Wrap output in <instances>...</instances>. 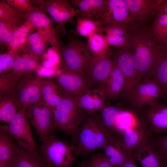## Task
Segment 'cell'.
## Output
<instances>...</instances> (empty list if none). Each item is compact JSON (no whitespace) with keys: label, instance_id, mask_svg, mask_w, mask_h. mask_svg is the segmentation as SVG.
Segmentation results:
<instances>
[{"label":"cell","instance_id":"6da1fadb","mask_svg":"<svg viewBox=\"0 0 167 167\" xmlns=\"http://www.w3.org/2000/svg\"><path fill=\"white\" fill-rule=\"evenodd\" d=\"M126 39L139 83L154 71L167 51L159 43L150 27L132 20L126 26Z\"/></svg>","mask_w":167,"mask_h":167},{"label":"cell","instance_id":"7a4b0ae2","mask_svg":"<svg viewBox=\"0 0 167 167\" xmlns=\"http://www.w3.org/2000/svg\"><path fill=\"white\" fill-rule=\"evenodd\" d=\"M85 119L79 130L76 144L74 147L75 155H87L104 146L109 140L118 136L104 123L100 115L85 113Z\"/></svg>","mask_w":167,"mask_h":167},{"label":"cell","instance_id":"3957f363","mask_svg":"<svg viewBox=\"0 0 167 167\" xmlns=\"http://www.w3.org/2000/svg\"><path fill=\"white\" fill-rule=\"evenodd\" d=\"M85 116V112L75 98L63 92L62 99L53 110L54 129L70 135L73 140L71 146H73L75 140L77 142L79 129Z\"/></svg>","mask_w":167,"mask_h":167},{"label":"cell","instance_id":"277c9868","mask_svg":"<svg viewBox=\"0 0 167 167\" xmlns=\"http://www.w3.org/2000/svg\"><path fill=\"white\" fill-rule=\"evenodd\" d=\"M58 52L59 68L62 71H70L84 74L94 55L88 48L87 43L77 39H70Z\"/></svg>","mask_w":167,"mask_h":167},{"label":"cell","instance_id":"5b68a950","mask_svg":"<svg viewBox=\"0 0 167 167\" xmlns=\"http://www.w3.org/2000/svg\"><path fill=\"white\" fill-rule=\"evenodd\" d=\"M54 133L42 142L41 157L48 167H71L75 160L74 148L57 139Z\"/></svg>","mask_w":167,"mask_h":167},{"label":"cell","instance_id":"8992f818","mask_svg":"<svg viewBox=\"0 0 167 167\" xmlns=\"http://www.w3.org/2000/svg\"><path fill=\"white\" fill-rule=\"evenodd\" d=\"M25 113L40 141L42 142L54 133L53 111L41 100L27 109Z\"/></svg>","mask_w":167,"mask_h":167},{"label":"cell","instance_id":"52a82bcc","mask_svg":"<svg viewBox=\"0 0 167 167\" xmlns=\"http://www.w3.org/2000/svg\"><path fill=\"white\" fill-rule=\"evenodd\" d=\"M4 126L19 146L30 152L39 154L25 110H19L8 125Z\"/></svg>","mask_w":167,"mask_h":167},{"label":"cell","instance_id":"ba28073f","mask_svg":"<svg viewBox=\"0 0 167 167\" xmlns=\"http://www.w3.org/2000/svg\"><path fill=\"white\" fill-rule=\"evenodd\" d=\"M42 79L35 73L20 79L15 91L20 110H25L41 100Z\"/></svg>","mask_w":167,"mask_h":167},{"label":"cell","instance_id":"9c48e42d","mask_svg":"<svg viewBox=\"0 0 167 167\" xmlns=\"http://www.w3.org/2000/svg\"><path fill=\"white\" fill-rule=\"evenodd\" d=\"M164 96L159 85L150 79L145 77L132 91L129 100L132 106L138 110L150 106Z\"/></svg>","mask_w":167,"mask_h":167},{"label":"cell","instance_id":"30bf717a","mask_svg":"<svg viewBox=\"0 0 167 167\" xmlns=\"http://www.w3.org/2000/svg\"><path fill=\"white\" fill-rule=\"evenodd\" d=\"M113 54L110 49L103 56L94 55L84 74L93 88H99L107 79L111 72Z\"/></svg>","mask_w":167,"mask_h":167},{"label":"cell","instance_id":"8fae6325","mask_svg":"<svg viewBox=\"0 0 167 167\" xmlns=\"http://www.w3.org/2000/svg\"><path fill=\"white\" fill-rule=\"evenodd\" d=\"M113 58L124 76L125 83L122 92L127 99L135 87L139 83L132 55L128 49H117Z\"/></svg>","mask_w":167,"mask_h":167},{"label":"cell","instance_id":"7c38bea8","mask_svg":"<svg viewBox=\"0 0 167 167\" xmlns=\"http://www.w3.org/2000/svg\"><path fill=\"white\" fill-rule=\"evenodd\" d=\"M55 80L64 93L76 97L93 88L84 74L70 71H62Z\"/></svg>","mask_w":167,"mask_h":167},{"label":"cell","instance_id":"4fadbf2b","mask_svg":"<svg viewBox=\"0 0 167 167\" xmlns=\"http://www.w3.org/2000/svg\"><path fill=\"white\" fill-rule=\"evenodd\" d=\"M70 1L66 0H42L40 7L44 12L48 13L54 20L58 24L55 29L56 35L65 24L71 22L76 16V12Z\"/></svg>","mask_w":167,"mask_h":167},{"label":"cell","instance_id":"5bb4252c","mask_svg":"<svg viewBox=\"0 0 167 167\" xmlns=\"http://www.w3.org/2000/svg\"><path fill=\"white\" fill-rule=\"evenodd\" d=\"M106 7L101 21L103 26L116 24L127 26L133 20L125 0H106Z\"/></svg>","mask_w":167,"mask_h":167},{"label":"cell","instance_id":"9a60e30c","mask_svg":"<svg viewBox=\"0 0 167 167\" xmlns=\"http://www.w3.org/2000/svg\"><path fill=\"white\" fill-rule=\"evenodd\" d=\"M25 16L26 21L29 22L34 27L42 29L45 32L52 47L59 51L61 46L58 40L55 28L53 25L55 21L49 18L37 6L34 7L30 12L25 13Z\"/></svg>","mask_w":167,"mask_h":167},{"label":"cell","instance_id":"2e32d148","mask_svg":"<svg viewBox=\"0 0 167 167\" xmlns=\"http://www.w3.org/2000/svg\"><path fill=\"white\" fill-rule=\"evenodd\" d=\"M134 20L146 24L157 13L163 0H125Z\"/></svg>","mask_w":167,"mask_h":167},{"label":"cell","instance_id":"e0dca14e","mask_svg":"<svg viewBox=\"0 0 167 167\" xmlns=\"http://www.w3.org/2000/svg\"><path fill=\"white\" fill-rule=\"evenodd\" d=\"M149 138L142 141L133 149L131 157L143 167H165Z\"/></svg>","mask_w":167,"mask_h":167},{"label":"cell","instance_id":"ac0fdd59","mask_svg":"<svg viewBox=\"0 0 167 167\" xmlns=\"http://www.w3.org/2000/svg\"><path fill=\"white\" fill-rule=\"evenodd\" d=\"M144 118L149 123L151 133L167 132V105L157 101L145 111Z\"/></svg>","mask_w":167,"mask_h":167},{"label":"cell","instance_id":"d6986e66","mask_svg":"<svg viewBox=\"0 0 167 167\" xmlns=\"http://www.w3.org/2000/svg\"><path fill=\"white\" fill-rule=\"evenodd\" d=\"M106 0H71L77 7L76 17L101 21L106 7Z\"/></svg>","mask_w":167,"mask_h":167},{"label":"cell","instance_id":"ffe728a7","mask_svg":"<svg viewBox=\"0 0 167 167\" xmlns=\"http://www.w3.org/2000/svg\"><path fill=\"white\" fill-rule=\"evenodd\" d=\"M102 148L105 156L113 167H122L131 155L119 136L108 140Z\"/></svg>","mask_w":167,"mask_h":167},{"label":"cell","instance_id":"44dd1931","mask_svg":"<svg viewBox=\"0 0 167 167\" xmlns=\"http://www.w3.org/2000/svg\"><path fill=\"white\" fill-rule=\"evenodd\" d=\"M79 105L85 113H96L105 106V95L101 89L92 88L81 96L75 97Z\"/></svg>","mask_w":167,"mask_h":167},{"label":"cell","instance_id":"7402d4cb","mask_svg":"<svg viewBox=\"0 0 167 167\" xmlns=\"http://www.w3.org/2000/svg\"><path fill=\"white\" fill-rule=\"evenodd\" d=\"M144 121L143 120L134 126L126 129L119 136L126 149L131 155L135 147L152 135Z\"/></svg>","mask_w":167,"mask_h":167},{"label":"cell","instance_id":"603a6c76","mask_svg":"<svg viewBox=\"0 0 167 167\" xmlns=\"http://www.w3.org/2000/svg\"><path fill=\"white\" fill-rule=\"evenodd\" d=\"M125 83L124 76L113 58V65L110 75L99 87L102 90L106 99H114L122 92Z\"/></svg>","mask_w":167,"mask_h":167},{"label":"cell","instance_id":"cb8c5ba5","mask_svg":"<svg viewBox=\"0 0 167 167\" xmlns=\"http://www.w3.org/2000/svg\"><path fill=\"white\" fill-rule=\"evenodd\" d=\"M30 34L26 42L27 54L38 62L49 43V38L42 29Z\"/></svg>","mask_w":167,"mask_h":167},{"label":"cell","instance_id":"d4e9b609","mask_svg":"<svg viewBox=\"0 0 167 167\" xmlns=\"http://www.w3.org/2000/svg\"><path fill=\"white\" fill-rule=\"evenodd\" d=\"M41 100L53 111L63 96V92L56 80L42 78Z\"/></svg>","mask_w":167,"mask_h":167},{"label":"cell","instance_id":"484cf974","mask_svg":"<svg viewBox=\"0 0 167 167\" xmlns=\"http://www.w3.org/2000/svg\"><path fill=\"white\" fill-rule=\"evenodd\" d=\"M19 147L17 152L7 164L11 167H48L39 154Z\"/></svg>","mask_w":167,"mask_h":167},{"label":"cell","instance_id":"4316f807","mask_svg":"<svg viewBox=\"0 0 167 167\" xmlns=\"http://www.w3.org/2000/svg\"><path fill=\"white\" fill-rule=\"evenodd\" d=\"M38 62L32 56L25 53L15 59L11 71L20 79L35 73L39 68Z\"/></svg>","mask_w":167,"mask_h":167},{"label":"cell","instance_id":"83f0119b","mask_svg":"<svg viewBox=\"0 0 167 167\" xmlns=\"http://www.w3.org/2000/svg\"><path fill=\"white\" fill-rule=\"evenodd\" d=\"M13 137L5 127L0 126V164H7L17 152L19 147L15 144Z\"/></svg>","mask_w":167,"mask_h":167},{"label":"cell","instance_id":"f1b7e54d","mask_svg":"<svg viewBox=\"0 0 167 167\" xmlns=\"http://www.w3.org/2000/svg\"><path fill=\"white\" fill-rule=\"evenodd\" d=\"M34 27L26 21L14 32L7 46L9 52L19 55V51L26 43L31 31Z\"/></svg>","mask_w":167,"mask_h":167},{"label":"cell","instance_id":"f546056e","mask_svg":"<svg viewBox=\"0 0 167 167\" xmlns=\"http://www.w3.org/2000/svg\"><path fill=\"white\" fill-rule=\"evenodd\" d=\"M20 110L15 93L0 97V121L9 123Z\"/></svg>","mask_w":167,"mask_h":167},{"label":"cell","instance_id":"4dcf8cb0","mask_svg":"<svg viewBox=\"0 0 167 167\" xmlns=\"http://www.w3.org/2000/svg\"><path fill=\"white\" fill-rule=\"evenodd\" d=\"M25 13L13 8L4 1H0V21L18 28L26 22Z\"/></svg>","mask_w":167,"mask_h":167},{"label":"cell","instance_id":"1f68e13d","mask_svg":"<svg viewBox=\"0 0 167 167\" xmlns=\"http://www.w3.org/2000/svg\"><path fill=\"white\" fill-rule=\"evenodd\" d=\"M142 120L131 111L121 110L114 124V131L119 136L126 130L134 126Z\"/></svg>","mask_w":167,"mask_h":167},{"label":"cell","instance_id":"d6a6232c","mask_svg":"<svg viewBox=\"0 0 167 167\" xmlns=\"http://www.w3.org/2000/svg\"><path fill=\"white\" fill-rule=\"evenodd\" d=\"M76 18L77 24L75 31L76 34L88 37L95 33H102L103 25L101 21L79 17Z\"/></svg>","mask_w":167,"mask_h":167},{"label":"cell","instance_id":"836d02e7","mask_svg":"<svg viewBox=\"0 0 167 167\" xmlns=\"http://www.w3.org/2000/svg\"><path fill=\"white\" fill-rule=\"evenodd\" d=\"M146 77L155 81L160 87L164 96L167 95V51L154 71Z\"/></svg>","mask_w":167,"mask_h":167},{"label":"cell","instance_id":"e575fe53","mask_svg":"<svg viewBox=\"0 0 167 167\" xmlns=\"http://www.w3.org/2000/svg\"><path fill=\"white\" fill-rule=\"evenodd\" d=\"M88 38V48L95 55L103 56L109 49L106 36L102 33H95Z\"/></svg>","mask_w":167,"mask_h":167},{"label":"cell","instance_id":"d590c367","mask_svg":"<svg viewBox=\"0 0 167 167\" xmlns=\"http://www.w3.org/2000/svg\"><path fill=\"white\" fill-rule=\"evenodd\" d=\"M150 28L157 41L165 45L167 37V15L157 13Z\"/></svg>","mask_w":167,"mask_h":167},{"label":"cell","instance_id":"8d00e7d4","mask_svg":"<svg viewBox=\"0 0 167 167\" xmlns=\"http://www.w3.org/2000/svg\"><path fill=\"white\" fill-rule=\"evenodd\" d=\"M19 79L11 71L0 76V97L15 93Z\"/></svg>","mask_w":167,"mask_h":167},{"label":"cell","instance_id":"74e56055","mask_svg":"<svg viewBox=\"0 0 167 167\" xmlns=\"http://www.w3.org/2000/svg\"><path fill=\"white\" fill-rule=\"evenodd\" d=\"M120 111L115 106H105L101 111L100 116L104 123L107 128L115 134L114 124Z\"/></svg>","mask_w":167,"mask_h":167},{"label":"cell","instance_id":"f35d334b","mask_svg":"<svg viewBox=\"0 0 167 167\" xmlns=\"http://www.w3.org/2000/svg\"><path fill=\"white\" fill-rule=\"evenodd\" d=\"M149 139L165 167H167V135L156 137L152 135Z\"/></svg>","mask_w":167,"mask_h":167},{"label":"cell","instance_id":"ab89813d","mask_svg":"<svg viewBox=\"0 0 167 167\" xmlns=\"http://www.w3.org/2000/svg\"><path fill=\"white\" fill-rule=\"evenodd\" d=\"M80 167H113L104 154L100 153L93 156L89 160L83 161Z\"/></svg>","mask_w":167,"mask_h":167},{"label":"cell","instance_id":"60d3db41","mask_svg":"<svg viewBox=\"0 0 167 167\" xmlns=\"http://www.w3.org/2000/svg\"><path fill=\"white\" fill-rule=\"evenodd\" d=\"M19 56L18 54L8 52L0 55V75L6 73L12 69L15 59Z\"/></svg>","mask_w":167,"mask_h":167},{"label":"cell","instance_id":"b9f144b4","mask_svg":"<svg viewBox=\"0 0 167 167\" xmlns=\"http://www.w3.org/2000/svg\"><path fill=\"white\" fill-rule=\"evenodd\" d=\"M17 28L0 21V45L7 46L14 31Z\"/></svg>","mask_w":167,"mask_h":167},{"label":"cell","instance_id":"7bdbcfd3","mask_svg":"<svg viewBox=\"0 0 167 167\" xmlns=\"http://www.w3.org/2000/svg\"><path fill=\"white\" fill-rule=\"evenodd\" d=\"M4 2L16 10L27 13L30 12L34 7L29 0H7Z\"/></svg>","mask_w":167,"mask_h":167},{"label":"cell","instance_id":"ee69618b","mask_svg":"<svg viewBox=\"0 0 167 167\" xmlns=\"http://www.w3.org/2000/svg\"><path fill=\"white\" fill-rule=\"evenodd\" d=\"M126 26L125 25L116 24L111 25L103 26L101 32H105V36H126Z\"/></svg>","mask_w":167,"mask_h":167},{"label":"cell","instance_id":"f6af8a7d","mask_svg":"<svg viewBox=\"0 0 167 167\" xmlns=\"http://www.w3.org/2000/svg\"><path fill=\"white\" fill-rule=\"evenodd\" d=\"M105 36L109 45L129 49V46L127 41L126 36Z\"/></svg>","mask_w":167,"mask_h":167},{"label":"cell","instance_id":"bcb514c9","mask_svg":"<svg viewBox=\"0 0 167 167\" xmlns=\"http://www.w3.org/2000/svg\"><path fill=\"white\" fill-rule=\"evenodd\" d=\"M157 13L167 15V0H163L159 6Z\"/></svg>","mask_w":167,"mask_h":167},{"label":"cell","instance_id":"7dc6e473","mask_svg":"<svg viewBox=\"0 0 167 167\" xmlns=\"http://www.w3.org/2000/svg\"><path fill=\"white\" fill-rule=\"evenodd\" d=\"M122 167H137L135 161L130 156Z\"/></svg>","mask_w":167,"mask_h":167},{"label":"cell","instance_id":"c3c4849f","mask_svg":"<svg viewBox=\"0 0 167 167\" xmlns=\"http://www.w3.org/2000/svg\"><path fill=\"white\" fill-rule=\"evenodd\" d=\"M0 167H11L8 164H0Z\"/></svg>","mask_w":167,"mask_h":167},{"label":"cell","instance_id":"681fc988","mask_svg":"<svg viewBox=\"0 0 167 167\" xmlns=\"http://www.w3.org/2000/svg\"><path fill=\"white\" fill-rule=\"evenodd\" d=\"M165 45L166 47V48H167V37L166 40Z\"/></svg>","mask_w":167,"mask_h":167}]
</instances>
